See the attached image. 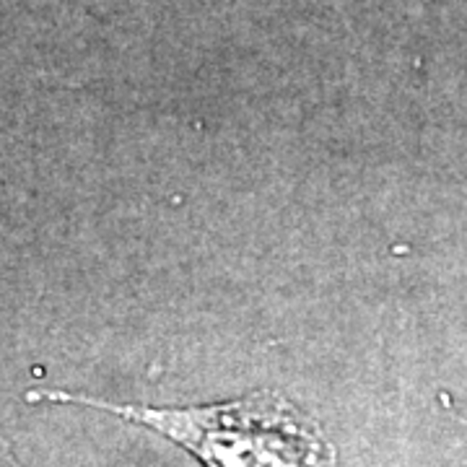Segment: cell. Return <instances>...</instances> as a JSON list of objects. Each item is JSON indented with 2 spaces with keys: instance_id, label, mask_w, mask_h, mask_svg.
<instances>
[{
  "instance_id": "cell-1",
  "label": "cell",
  "mask_w": 467,
  "mask_h": 467,
  "mask_svg": "<svg viewBox=\"0 0 467 467\" xmlns=\"http://www.w3.org/2000/svg\"><path fill=\"white\" fill-rule=\"evenodd\" d=\"M29 400L88 405L146 426L205 467H337V451L315 418L281 392H254L202 408H149L36 389Z\"/></svg>"
},
{
  "instance_id": "cell-2",
  "label": "cell",
  "mask_w": 467,
  "mask_h": 467,
  "mask_svg": "<svg viewBox=\"0 0 467 467\" xmlns=\"http://www.w3.org/2000/svg\"><path fill=\"white\" fill-rule=\"evenodd\" d=\"M0 467H21L18 465V460L14 457V451L8 447V441H5V436L0 434Z\"/></svg>"
}]
</instances>
